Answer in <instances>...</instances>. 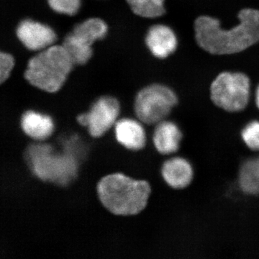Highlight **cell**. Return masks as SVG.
<instances>
[{"label": "cell", "instance_id": "1", "mask_svg": "<svg viewBox=\"0 0 259 259\" xmlns=\"http://www.w3.org/2000/svg\"><path fill=\"white\" fill-rule=\"evenodd\" d=\"M238 23L223 28L218 19L202 15L194 23L196 41L201 49L212 55L238 54L259 42V10H241Z\"/></svg>", "mask_w": 259, "mask_h": 259}, {"label": "cell", "instance_id": "2", "mask_svg": "<svg viewBox=\"0 0 259 259\" xmlns=\"http://www.w3.org/2000/svg\"><path fill=\"white\" fill-rule=\"evenodd\" d=\"M97 191L100 202L109 212L117 216H134L146 208L151 187L146 181L114 173L99 181Z\"/></svg>", "mask_w": 259, "mask_h": 259}, {"label": "cell", "instance_id": "3", "mask_svg": "<svg viewBox=\"0 0 259 259\" xmlns=\"http://www.w3.org/2000/svg\"><path fill=\"white\" fill-rule=\"evenodd\" d=\"M25 159L37 178L61 187L71 184L79 172V160L76 156L64 149L56 151L49 144L30 145Z\"/></svg>", "mask_w": 259, "mask_h": 259}, {"label": "cell", "instance_id": "4", "mask_svg": "<svg viewBox=\"0 0 259 259\" xmlns=\"http://www.w3.org/2000/svg\"><path fill=\"white\" fill-rule=\"evenodd\" d=\"M74 65L62 45H53L29 60L24 76L32 86L55 93L64 86Z\"/></svg>", "mask_w": 259, "mask_h": 259}, {"label": "cell", "instance_id": "5", "mask_svg": "<svg viewBox=\"0 0 259 259\" xmlns=\"http://www.w3.org/2000/svg\"><path fill=\"white\" fill-rule=\"evenodd\" d=\"M210 98L219 108L228 112L243 111L249 103L250 81L241 72L224 71L210 85Z\"/></svg>", "mask_w": 259, "mask_h": 259}, {"label": "cell", "instance_id": "6", "mask_svg": "<svg viewBox=\"0 0 259 259\" xmlns=\"http://www.w3.org/2000/svg\"><path fill=\"white\" fill-rule=\"evenodd\" d=\"M178 102L176 93L168 87L153 83L143 88L135 100V112L141 122L157 125L166 120Z\"/></svg>", "mask_w": 259, "mask_h": 259}, {"label": "cell", "instance_id": "7", "mask_svg": "<svg viewBox=\"0 0 259 259\" xmlns=\"http://www.w3.org/2000/svg\"><path fill=\"white\" fill-rule=\"evenodd\" d=\"M120 112V105L115 97H100L92 105L90 111L77 117L79 125L86 127L93 138H100L115 126Z\"/></svg>", "mask_w": 259, "mask_h": 259}, {"label": "cell", "instance_id": "8", "mask_svg": "<svg viewBox=\"0 0 259 259\" xmlns=\"http://www.w3.org/2000/svg\"><path fill=\"white\" fill-rule=\"evenodd\" d=\"M16 35L27 49L38 52L54 45L57 38L54 29L30 19H26L19 23Z\"/></svg>", "mask_w": 259, "mask_h": 259}, {"label": "cell", "instance_id": "9", "mask_svg": "<svg viewBox=\"0 0 259 259\" xmlns=\"http://www.w3.org/2000/svg\"><path fill=\"white\" fill-rule=\"evenodd\" d=\"M146 44L150 52L158 59H166L177 50L178 39L175 32L166 25L158 24L149 28Z\"/></svg>", "mask_w": 259, "mask_h": 259}, {"label": "cell", "instance_id": "10", "mask_svg": "<svg viewBox=\"0 0 259 259\" xmlns=\"http://www.w3.org/2000/svg\"><path fill=\"white\" fill-rule=\"evenodd\" d=\"M161 175L167 185L175 190H184L192 184L194 171L192 163L180 156L170 158L163 163Z\"/></svg>", "mask_w": 259, "mask_h": 259}, {"label": "cell", "instance_id": "11", "mask_svg": "<svg viewBox=\"0 0 259 259\" xmlns=\"http://www.w3.org/2000/svg\"><path fill=\"white\" fill-rule=\"evenodd\" d=\"M115 134L117 142L126 149L138 151L146 146V131L137 120L124 118L117 121Z\"/></svg>", "mask_w": 259, "mask_h": 259}, {"label": "cell", "instance_id": "12", "mask_svg": "<svg viewBox=\"0 0 259 259\" xmlns=\"http://www.w3.org/2000/svg\"><path fill=\"white\" fill-rule=\"evenodd\" d=\"M182 138L183 134L180 127L172 121L165 120L158 123L155 128L153 144L158 153L171 155L180 149Z\"/></svg>", "mask_w": 259, "mask_h": 259}, {"label": "cell", "instance_id": "13", "mask_svg": "<svg viewBox=\"0 0 259 259\" xmlns=\"http://www.w3.org/2000/svg\"><path fill=\"white\" fill-rule=\"evenodd\" d=\"M21 127L27 136L37 141H44L54 134V120L49 115L29 110L23 114Z\"/></svg>", "mask_w": 259, "mask_h": 259}, {"label": "cell", "instance_id": "14", "mask_svg": "<svg viewBox=\"0 0 259 259\" xmlns=\"http://www.w3.org/2000/svg\"><path fill=\"white\" fill-rule=\"evenodd\" d=\"M238 183L243 193L259 195V156L248 158L242 163L238 171Z\"/></svg>", "mask_w": 259, "mask_h": 259}, {"label": "cell", "instance_id": "15", "mask_svg": "<svg viewBox=\"0 0 259 259\" xmlns=\"http://www.w3.org/2000/svg\"><path fill=\"white\" fill-rule=\"evenodd\" d=\"M107 31L108 27L104 20L92 18L77 24L71 32L83 42L93 46L94 42L106 36Z\"/></svg>", "mask_w": 259, "mask_h": 259}, {"label": "cell", "instance_id": "16", "mask_svg": "<svg viewBox=\"0 0 259 259\" xmlns=\"http://www.w3.org/2000/svg\"><path fill=\"white\" fill-rule=\"evenodd\" d=\"M74 65L87 64L93 54V46L83 42L72 32L65 37L62 44Z\"/></svg>", "mask_w": 259, "mask_h": 259}, {"label": "cell", "instance_id": "17", "mask_svg": "<svg viewBox=\"0 0 259 259\" xmlns=\"http://www.w3.org/2000/svg\"><path fill=\"white\" fill-rule=\"evenodd\" d=\"M135 14L146 18H156L165 14V0H126Z\"/></svg>", "mask_w": 259, "mask_h": 259}, {"label": "cell", "instance_id": "18", "mask_svg": "<svg viewBox=\"0 0 259 259\" xmlns=\"http://www.w3.org/2000/svg\"><path fill=\"white\" fill-rule=\"evenodd\" d=\"M241 139L248 149L259 151V120H252L241 131Z\"/></svg>", "mask_w": 259, "mask_h": 259}, {"label": "cell", "instance_id": "19", "mask_svg": "<svg viewBox=\"0 0 259 259\" xmlns=\"http://www.w3.org/2000/svg\"><path fill=\"white\" fill-rule=\"evenodd\" d=\"M48 4L59 14L73 16L79 12L81 0H48Z\"/></svg>", "mask_w": 259, "mask_h": 259}, {"label": "cell", "instance_id": "20", "mask_svg": "<svg viewBox=\"0 0 259 259\" xmlns=\"http://www.w3.org/2000/svg\"><path fill=\"white\" fill-rule=\"evenodd\" d=\"M15 65V59L12 54L0 51V85L9 79Z\"/></svg>", "mask_w": 259, "mask_h": 259}, {"label": "cell", "instance_id": "21", "mask_svg": "<svg viewBox=\"0 0 259 259\" xmlns=\"http://www.w3.org/2000/svg\"><path fill=\"white\" fill-rule=\"evenodd\" d=\"M255 105H256V107H258L259 110V85L257 87L256 90H255Z\"/></svg>", "mask_w": 259, "mask_h": 259}]
</instances>
